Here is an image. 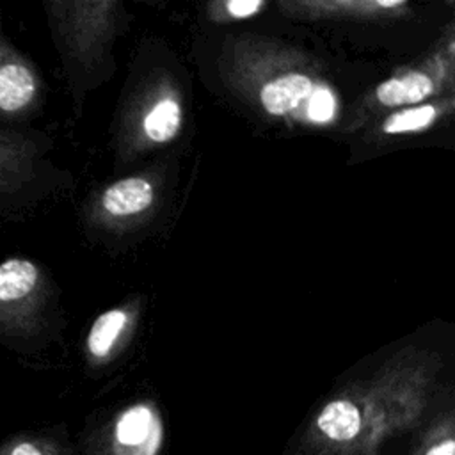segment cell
I'll return each instance as SVG.
<instances>
[{
  "label": "cell",
  "mask_w": 455,
  "mask_h": 455,
  "mask_svg": "<svg viewBox=\"0 0 455 455\" xmlns=\"http://www.w3.org/2000/svg\"><path fill=\"white\" fill-rule=\"evenodd\" d=\"M44 275L39 265L23 256L0 259V338L25 339L36 327Z\"/></svg>",
  "instance_id": "obj_1"
},
{
  "label": "cell",
  "mask_w": 455,
  "mask_h": 455,
  "mask_svg": "<svg viewBox=\"0 0 455 455\" xmlns=\"http://www.w3.org/2000/svg\"><path fill=\"white\" fill-rule=\"evenodd\" d=\"M36 158L32 139L0 126V217H12L36 183Z\"/></svg>",
  "instance_id": "obj_2"
},
{
  "label": "cell",
  "mask_w": 455,
  "mask_h": 455,
  "mask_svg": "<svg viewBox=\"0 0 455 455\" xmlns=\"http://www.w3.org/2000/svg\"><path fill=\"white\" fill-rule=\"evenodd\" d=\"M41 82L34 64L0 30V119H20L36 107Z\"/></svg>",
  "instance_id": "obj_3"
},
{
  "label": "cell",
  "mask_w": 455,
  "mask_h": 455,
  "mask_svg": "<svg viewBox=\"0 0 455 455\" xmlns=\"http://www.w3.org/2000/svg\"><path fill=\"white\" fill-rule=\"evenodd\" d=\"M164 443V427L158 412L135 403L124 409L114 421L112 455H158Z\"/></svg>",
  "instance_id": "obj_4"
},
{
  "label": "cell",
  "mask_w": 455,
  "mask_h": 455,
  "mask_svg": "<svg viewBox=\"0 0 455 455\" xmlns=\"http://www.w3.org/2000/svg\"><path fill=\"white\" fill-rule=\"evenodd\" d=\"M316 432L331 448H359L366 432L364 411L350 398L327 402L316 416Z\"/></svg>",
  "instance_id": "obj_5"
},
{
  "label": "cell",
  "mask_w": 455,
  "mask_h": 455,
  "mask_svg": "<svg viewBox=\"0 0 455 455\" xmlns=\"http://www.w3.org/2000/svg\"><path fill=\"white\" fill-rule=\"evenodd\" d=\"M318 84L302 73H286L268 80L259 91L263 108L272 116H295L307 121V108Z\"/></svg>",
  "instance_id": "obj_6"
},
{
  "label": "cell",
  "mask_w": 455,
  "mask_h": 455,
  "mask_svg": "<svg viewBox=\"0 0 455 455\" xmlns=\"http://www.w3.org/2000/svg\"><path fill=\"white\" fill-rule=\"evenodd\" d=\"M153 185L139 176L124 178L108 185L101 194V208L112 217L137 215L153 203Z\"/></svg>",
  "instance_id": "obj_7"
},
{
  "label": "cell",
  "mask_w": 455,
  "mask_h": 455,
  "mask_svg": "<svg viewBox=\"0 0 455 455\" xmlns=\"http://www.w3.org/2000/svg\"><path fill=\"white\" fill-rule=\"evenodd\" d=\"M434 92V82L428 75L412 71L403 76H393L379 84L375 96L386 107L412 105L427 100Z\"/></svg>",
  "instance_id": "obj_8"
},
{
  "label": "cell",
  "mask_w": 455,
  "mask_h": 455,
  "mask_svg": "<svg viewBox=\"0 0 455 455\" xmlns=\"http://www.w3.org/2000/svg\"><path fill=\"white\" fill-rule=\"evenodd\" d=\"M128 323V316L123 309H108L101 313L91 325L87 334V350L92 357L103 359L114 348L117 338Z\"/></svg>",
  "instance_id": "obj_9"
},
{
  "label": "cell",
  "mask_w": 455,
  "mask_h": 455,
  "mask_svg": "<svg viewBox=\"0 0 455 455\" xmlns=\"http://www.w3.org/2000/svg\"><path fill=\"white\" fill-rule=\"evenodd\" d=\"M181 126V107L172 98L156 101L142 121L144 133L153 142H167L174 139Z\"/></svg>",
  "instance_id": "obj_10"
},
{
  "label": "cell",
  "mask_w": 455,
  "mask_h": 455,
  "mask_svg": "<svg viewBox=\"0 0 455 455\" xmlns=\"http://www.w3.org/2000/svg\"><path fill=\"white\" fill-rule=\"evenodd\" d=\"M437 116V110L434 105H419V107H411L400 112L391 114L382 130L384 133H405V132H418L434 123Z\"/></svg>",
  "instance_id": "obj_11"
},
{
  "label": "cell",
  "mask_w": 455,
  "mask_h": 455,
  "mask_svg": "<svg viewBox=\"0 0 455 455\" xmlns=\"http://www.w3.org/2000/svg\"><path fill=\"white\" fill-rule=\"evenodd\" d=\"M0 455H60V450L46 437L16 435L0 444Z\"/></svg>",
  "instance_id": "obj_12"
},
{
  "label": "cell",
  "mask_w": 455,
  "mask_h": 455,
  "mask_svg": "<svg viewBox=\"0 0 455 455\" xmlns=\"http://www.w3.org/2000/svg\"><path fill=\"white\" fill-rule=\"evenodd\" d=\"M418 455H455V441L450 432L434 435Z\"/></svg>",
  "instance_id": "obj_13"
},
{
  "label": "cell",
  "mask_w": 455,
  "mask_h": 455,
  "mask_svg": "<svg viewBox=\"0 0 455 455\" xmlns=\"http://www.w3.org/2000/svg\"><path fill=\"white\" fill-rule=\"evenodd\" d=\"M261 7V0H231L226 4V9L233 18H249L256 14Z\"/></svg>",
  "instance_id": "obj_14"
}]
</instances>
